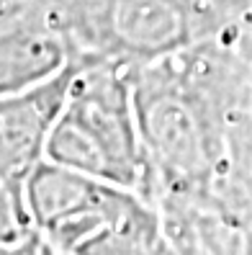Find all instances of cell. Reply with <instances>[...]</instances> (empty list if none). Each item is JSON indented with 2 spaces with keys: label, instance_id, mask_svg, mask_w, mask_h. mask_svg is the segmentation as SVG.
<instances>
[{
  "label": "cell",
  "instance_id": "6da1fadb",
  "mask_svg": "<svg viewBox=\"0 0 252 255\" xmlns=\"http://www.w3.org/2000/svg\"><path fill=\"white\" fill-rule=\"evenodd\" d=\"M23 209L54 255H177L147 196L54 162L31 175Z\"/></svg>",
  "mask_w": 252,
  "mask_h": 255
},
{
  "label": "cell",
  "instance_id": "7a4b0ae2",
  "mask_svg": "<svg viewBox=\"0 0 252 255\" xmlns=\"http://www.w3.org/2000/svg\"><path fill=\"white\" fill-rule=\"evenodd\" d=\"M47 162L152 199L157 183L139 127L129 62H80L65 109L54 124Z\"/></svg>",
  "mask_w": 252,
  "mask_h": 255
},
{
  "label": "cell",
  "instance_id": "3957f363",
  "mask_svg": "<svg viewBox=\"0 0 252 255\" xmlns=\"http://www.w3.org/2000/svg\"><path fill=\"white\" fill-rule=\"evenodd\" d=\"M78 70L80 62L72 59L52 78L0 98V183L21 209L31 175L47 162L52 131Z\"/></svg>",
  "mask_w": 252,
  "mask_h": 255
},
{
  "label": "cell",
  "instance_id": "277c9868",
  "mask_svg": "<svg viewBox=\"0 0 252 255\" xmlns=\"http://www.w3.org/2000/svg\"><path fill=\"white\" fill-rule=\"evenodd\" d=\"M219 3H232L234 8H240L247 18H252V0H219Z\"/></svg>",
  "mask_w": 252,
  "mask_h": 255
},
{
  "label": "cell",
  "instance_id": "5b68a950",
  "mask_svg": "<svg viewBox=\"0 0 252 255\" xmlns=\"http://www.w3.org/2000/svg\"><path fill=\"white\" fill-rule=\"evenodd\" d=\"M44 255H54V253H52V250H47V248H44Z\"/></svg>",
  "mask_w": 252,
  "mask_h": 255
},
{
  "label": "cell",
  "instance_id": "8992f818",
  "mask_svg": "<svg viewBox=\"0 0 252 255\" xmlns=\"http://www.w3.org/2000/svg\"><path fill=\"white\" fill-rule=\"evenodd\" d=\"M211 3H219V0H211Z\"/></svg>",
  "mask_w": 252,
  "mask_h": 255
}]
</instances>
